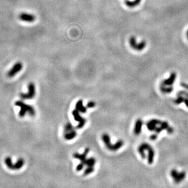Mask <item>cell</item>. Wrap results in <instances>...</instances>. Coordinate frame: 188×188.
<instances>
[{
  "label": "cell",
  "mask_w": 188,
  "mask_h": 188,
  "mask_svg": "<svg viewBox=\"0 0 188 188\" xmlns=\"http://www.w3.org/2000/svg\"><path fill=\"white\" fill-rule=\"evenodd\" d=\"M15 105L20 108V110L19 112V115L21 117H24L26 114H29L31 116H34L35 115V110L32 106L27 105L25 103L21 101H17L15 102Z\"/></svg>",
  "instance_id": "cell-1"
},
{
  "label": "cell",
  "mask_w": 188,
  "mask_h": 188,
  "mask_svg": "<svg viewBox=\"0 0 188 188\" xmlns=\"http://www.w3.org/2000/svg\"><path fill=\"white\" fill-rule=\"evenodd\" d=\"M28 92L27 93H21L20 97L23 100L32 99L35 95V87L33 82H30L28 84Z\"/></svg>",
  "instance_id": "cell-2"
},
{
  "label": "cell",
  "mask_w": 188,
  "mask_h": 188,
  "mask_svg": "<svg viewBox=\"0 0 188 188\" xmlns=\"http://www.w3.org/2000/svg\"><path fill=\"white\" fill-rule=\"evenodd\" d=\"M129 44L132 49L136 51H142L146 46V42L145 41H142L139 43H137L136 39L134 37H131L129 38Z\"/></svg>",
  "instance_id": "cell-3"
},
{
  "label": "cell",
  "mask_w": 188,
  "mask_h": 188,
  "mask_svg": "<svg viewBox=\"0 0 188 188\" xmlns=\"http://www.w3.org/2000/svg\"><path fill=\"white\" fill-rule=\"evenodd\" d=\"M171 176L174 179V181L176 183H179L181 182L186 177V173L184 171L178 172L177 170L173 169L171 171Z\"/></svg>",
  "instance_id": "cell-4"
},
{
  "label": "cell",
  "mask_w": 188,
  "mask_h": 188,
  "mask_svg": "<svg viewBox=\"0 0 188 188\" xmlns=\"http://www.w3.org/2000/svg\"><path fill=\"white\" fill-rule=\"evenodd\" d=\"M65 132H66L65 138H66L67 139H72L76 135V132L73 129V127L72 124L69 123H67L65 125Z\"/></svg>",
  "instance_id": "cell-5"
},
{
  "label": "cell",
  "mask_w": 188,
  "mask_h": 188,
  "mask_svg": "<svg viewBox=\"0 0 188 188\" xmlns=\"http://www.w3.org/2000/svg\"><path fill=\"white\" fill-rule=\"evenodd\" d=\"M23 68V64L21 62H17L14 64V66L12 67V68L9 71L8 73V76L9 78H12L14 77L15 75H16L18 72H20L21 70Z\"/></svg>",
  "instance_id": "cell-6"
},
{
  "label": "cell",
  "mask_w": 188,
  "mask_h": 188,
  "mask_svg": "<svg viewBox=\"0 0 188 188\" xmlns=\"http://www.w3.org/2000/svg\"><path fill=\"white\" fill-rule=\"evenodd\" d=\"M72 114L73 115L74 119L76 121H78L79 122V125H78V128H81L85 123V119L81 116L79 114V111L76 109H74L72 112Z\"/></svg>",
  "instance_id": "cell-7"
},
{
  "label": "cell",
  "mask_w": 188,
  "mask_h": 188,
  "mask_svg": "<svg viewBox=\"0 0 188 188\" xmlns=\"http://www.w3.org/2000/svg\"><path fill=\"white\" fill-rule=\"evenodd\" d=\"M19 18L21 21L28 23L33 22L35 20V17L33 14L28 13H21L19 15Z\"/></svg>",
  "instance_id": "cell-8"
},
{
  "label": "cell",
  "mask_w": 188,
  "mask_h": 188,
  "mask_svg": "<svg viewBox=\"0 0 188 188\" xmlns=\"http://www.w3.org/2000/svg\"><path fill=\"white\" fill-rule=\"evenodd\" d=\"M176 73L175 72H172L170 74V77L162 81L161 84L165 85V86H171V85L173 84V83H174L175 79H176Z\"/></svg>",
  "instance_id": "cell-9"
},
{
  "label": "cell",
  "mask_w": 188,
  "mask_h": 188,
  "mask_svg": "<svg viewBox=\"0 0 188 188\" xmlns=\"http://www.w3.org/2000/svg\"><path fill=\"white\" fill-rule=\"evenodd\" d=\"M160 122L161 121L157 119L151 120H150L149 122H147V128L149 130H155Z\"/></svg>",
  "instance_id": "cell-10"
},
{
  "label": "cell",
  "mask_w": 188,
  "mask_h": 188,
  "mask_svg": "<svg viewBox=\"0 0 188 188\" xmlns=\"http://www.w3.org/2000/svg\"><path fill=\"white\" fill-rule=\"evenodd\" d=\"M75 108H76L79 112H82V113H85L87 111V108H85V107L83 106V102H82V100H79L76 103Z\"/></svg>",
  "instance_id": "cell-11"
},
{
  "label": "cell",
  "mask_w": 188,
  "mask_h": 188,
  "mask_svg": "<svg viewBox=\"0 0 188 188\" xmlns=\"http://www.w3.org/2000/svg\"><path fill=\"white\" fill-rule=\"evenodd\" d=\"M142 121L140 119H138L136 121V124H135V128H134V133L136 134H139L142 129Z\"/></svg>",
  "instance_id": "cell-12"
},
{
  "label": "cell",
  "mask_w": 188,
  "mask_h": 188,
  "mask_svg": "<svg viewBox=\"0 0 188 188\" xmlns=\"http://www.w3.org/2000/svg\"><path fill=\"white\" fill-rule=\"evenodd\" d=\"M141 0H134L132 1H128L126 0L125 1V4L129 8H134V7L137 6V5H139L140 4Z\"/></svg>",
  "instance_id": "cell-13"
},
{
  "label": "cell",
  "mask_w": 188,
  "mask_h": 188,
  "mask_svg": "<svg viewBox=\"0 0 188 188\" xmlns=\"http://www.w3.org/2000/svg\"><path fill=\"white\" fill-rule=\"evenodd\" d=\"M161 91L164 93H170L173 90V88L172 86L167 87L165 85L161 84L160 85Z\"/></svg>",
  "instance_id": "cell-14"
},
{
  "label": "cell",
  "mask_w": 188,
  "mask_h": 188,
  "mask_svg": "<svg viewBox=\"0 0 188 188\" xmlns=\"http://www.w3.org/2000/svg\"><path fill=\"white\" fill-rule=\"evenodd\" d=\"M95 106V103L93 102H88V103L87 104V108H92Z\"/></svg>",
  "instance_id": "cell-15"
},
{
  "label": "cell",
  "mask_w": 188,
  "mask_h": 188,
  "mask_svg": "<svg viewBox=\"0 0 188 188\" xmlns=\"http://www.w3.org/2000/svg\"><path fill=\"white\" fill-rule=\"evenodd\" d=\"M183 102H184L185 105H186V106H187V108H188V98L185 97H184V98H183Z\"/></svg>",
  "instance_id": "cell-16"
},
{
  "label": "cell",
  "mask_w": 188,
  "mask_h": 188,
  "mask_svg": "<svg viewBox=\"0 0 188 188\" xmlns=\"http://www.w3.org/2000/svg\"><path fill=\"white\" fill-rule=\"evenodd\" d=\"M180 85H181V86H182L183 87L185 88V89H188V84H187L184 83V82H181Z\"/></svg>",
  "instance_id": "cell-17"
},
{
  "label": "cell",
  "mask_w": 188,
  "mask_h": 188,
  "mask_svg": "<svg viewBox=\"0 0 188 188\" xmlns=\"http://www.w3.org/2000/svg\"><path fill=\"white\" fill-rule=\"evenodd\" d=\"M187 37L188 38V30H187Z\"/></svg>",
  "instance_id": "cell-18"
}]
</instances>
